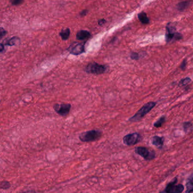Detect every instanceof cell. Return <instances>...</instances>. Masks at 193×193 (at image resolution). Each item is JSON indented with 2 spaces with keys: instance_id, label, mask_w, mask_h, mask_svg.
I'll list each match as a JSON object with an SVG mask.
<instances>
[{
  "instance_id": "cell-1",
  "label": "cell",
  "mask_w": 193,
  "mask_h": 193,
  "mask_svg": "<svg viewBox=\"0 0 193 193\" xmlns=\"http://www.w3.org/2000/svg\"><path fill=\"white\" fill-rule=\"evenodd\" d=\"M156 104V103L155 102H149L145 104L135 114V115L129 119V121L132 123H135L141 120L146 114H148L155 107Z\"/></svg>"
},
{
  "instance_id": "cell-2",
  "label": "cell",
  "mask_w": 193,
  "mask_h": 193,
  "mask_svg": "<svg viewBox=\"0 0 193 193\" xmlns=\"http://www.w3.org/2000/svg\"><path fill=\"white\" fill-rule=\"evenodd\" d=\"M108 69V66L100 65L96 62H90L85 68V71L89 74L101 75L106 73Z\"/></svg>"
},
{
  "instance_id": "cell-3",
  "label": "cell",
  "mask_w": 193,
  "mask_h": 193,
  "mask_svg": "<svg viewBox=\"0 0 193 193\" xmlns=\"http://www.w3.org/2000/svg\"><path fill=\"white\" fill-rule=\"evenodd\" d=\"M102 132L100 130H91L84 132L79 135V139L84 142L96 141L101 137Z\"/></svg>"
},
{
  "instance_id": "cell-4",
  "label": "cell",
  "mask_w": 193,
  "mask_h": 193,
  "mask_svg": "<svg viewBox=\"0 0 193 193\" xmlns=\"http://www.w3.org/2000/svg\"><path fill=\"white\" fill-rule=\"evenodd\" d=\"M183 38V36L179 33L176 32V29L173 26L171 23L167 25V33H166V41L167 42L179 40Z\"/></svg>"
},
{
  "instance_id": "cell-5",
  "label": "cell",
  "mask_w": 193,
  "mask_h": 193,
  "mask_svg": "<svg viewBox=\"0 0 193 193\" xmlns=\"http://www.w3.org/2000/svg\"><path fill=\"white\" fill-rule=\"evenodd\" d=\"M135 152L146 160H152L155 158V152L147 148L139 146L135 148Z\"/></svg>"
},
{
  "instance_id": "cell-6",
  "label": "cell",
  "mask_w": 193,
  "mask_h": 193,
  "mask_svg": "<svg viewBox=\"0 0 193 193\" xmlns=\"http://www.w3.org/2000/svg\"><path fill=\"white\" fill-rule=\"evenodd\" d=\"M142 140L141 135L138 133H133L125 136L123 141L127 146H133L139 143Z\"/></svg>"
},
{
  "instance_id": "cell-7",
  "label": "cell",
  "mask_w": 193,
  "mask_h": 193,
  "mask_svg": "<svg viewBox=\"0 0 193 193\" xmlns=\"http://www.w3.org/2000/svg\"><path fill=\"white\" fill-rule=\"evenodd\" d=\"M67 50L71 54L74 55H80L85 52V45L83 43L74 42L67 49Z\"/></svg>"
},
{
  "instance_id": "cell-8",
  "label": "cell",
  "mask_w": 193,
  "mask_h": 193,
  "mask_svg": "<svg viewBox=\"0 0 193 193\" xmlns=\"http://www.w3.org/2000/svg\"><path fill=\"white\" fill-rule=\"evenodd\" d=\"M177 182L176 178L173 179L166 187L165 191L167 193H181L184 190V186L181 184L176 185Z\"/></svg>"
},
{
  "instance_id": "cell-9",
  "label": "cell",
  "mask_w": 193,
  "mask_h": 193,
  "mask_svg": "<svg viewBox=\"0 0 193 193\" xmlns=\"http://www.w3.org/2000/svg\"><path fill=\"white\" fill-rule=\"evenodd\" d=\"M53 108L59 115L66 116L69 113L71 108V105L69 104H56L54 105Z\"/></svg>"
},
{
  "instance_id": "cell-10",
  "label": "cell",
  "mask_w": 193,
  "mask_h": 193,
  "mask_svg": "<svg viewBox=\"0 0 193 193\" xmlns=\"http://www.w3.org/2000/svg\"><path fill=\"white\" fill-rule=\"evenodd\" d=\"M164 138L163 137L155 136L152 138V144L159 148H162L164 144Z\"/></svg>"
},
{
  "instance_id": "cell-11",
  "label": "cell",
  "mask_w": 193,
  "mask_h": 193,
  "mask_svg": "<svg viewBox=\"0 0 193 193\" xmlns=\"http://www.w3.org/2000/svg\"><path fill=\"white\" fill-rule=\"evenodd\" d=\"M90 36L91 35L89 32L85 30L79 31L76 34V38L79 40H84L86 39H88L90 37Z\"/></svg>"
},
{
  "instance_id": "cell-12",
  "label": "cell",
  "mask_w": 193,
  "mask_h": 193,
  "mask_svg": "<svg viewBox=\"0 0 193 193\" xmlns=\"http://www.w3.org/2000/svg\"><path fill=\"white\" fill-rule=\"evenodd\" d=\"M21 42V40L19 37H18L17 36H14L11 38H10L6 43L5 45H9V46H14V45H17L19 44Z\"/></svg>"
},
{
  "instance_id": "cell-13",
  "label": "cell",
  "mask_w": 193,
  "mask_h": 193,
  "mask_svg": "<svg viewBox=\"0 0 193 193\" xmlns=\"http://www.w3.org/2000/svg\"><path fill=\"white\" fill-rule=\"evenodd\" d=\"M138 18L142 24H148L149 23V19L147 16V14L144 12H142L138 14Z\"/></svg>"
},
{
  "instance_id": "cell-14",
  "label": "cell",
  "mask_w": 193,
  "mask_h": 193,
  "mask_svg": "<svg viewBox=\"0 0 193 193\" xmlns=\"http://www.w3.org/2000/svg\"><path fill=\"white\" fill-rule=\"evenodd\" d=\"M183 128L186 133H190L193 130V124L190 121H186L183 123Z\"/></svg>"
},
{
  "instance_id": "cell-15",
  "label": "cell",
  "mask_w": 193,
  "mask_h": 193,
  "mask_svg": "<svg viewBox=\"0 0 193 193\" xmlns=\"http://www.w3.org/2000/svg\"><path fill=\"white\" fill-rule=\"evenodd\" d=\"M60 36L61 37L63 40H67L68 38H69V35H70V30L69 28H65L62 30L61 32L59 33Z\"/></svg>"
},
{
  "instance_id": "cell-16",
  "label": "cell",
  "mask_w": 193,
  "mask_h": 193,
  "mask_svg": "<svg viewBox=\"0 0 193 193\" xmlns=\"http://www.w3.org/2000/svg\"><path fill=\"white\" fill-rule=\"evenodd\" d=\"M166 117L165 116H162L158 120L154 123V127L155 128H160L162 126L163 124L166 122Z\"/></svg>"
},
{
  "instance_id": "cell-17",
  "label": "cell",
  "mask_w": 193,
  "mask_h": 193,
  "mask_svg": "<svg viewBox=\"0 0 193 193\" xmlns=\"http://www.w3.org/2000/svg\"><path fill=\"white\" fill-rule=\"evenodd\" d=\"M190 4V1H183L182 2H180L177 5V8L179 10H183L184 9H185L186 8L189 7V6Z\"/></svg>"
},
{
  "instance_id": "cell-18",
  "label": "cell",
  "mask_w": 193,
  "mask_h": 193,
  "mask_svg": "<svg viewBox=\"0 0 193 193\" xmlns=\"http://www.w3.org/2000/svg\"><path fill=\"white\" fill-rule=\"evenodd\" d=\"M186 190L185 193H193V179H190L186 183Z\"/></svg>"
},
{
  "instance_id": "cell-19",
  "label": "cell",
  "mask_w": 193,
  "mask_h": 193,
  "mask_svg": "<svg viewBox=\"0 0 193 193\" xmlns=\"http://www.w3.org/2000/svg\"><path fill=\"white\" fill-rule=\"evenodd\" d=\"M191 80L189 77L183 78V79L180 80L179 84V86L183 87V86H186L187 84H189L191 82Z\"/></svg>"
},
{
  "instance_id": "cell-20",
  "label": "cell",
  "mask_w": 193,
  "mask_h": 193,
  "mask_svg": "<svg viewBox=\"0 0 193 193\" xmlns=\"http://www.w3.org/2000/svg\"><path fill=\"white\" fill-rule=\"evenodd\" d=\"M10 186V183L7 181H4L0 183V189H8Z\"/></svg>"
},
{
  "instance_id": "cell-21",
  "label": "cell",
  "mask_w": 193,
  "mask_h": 193,
  "mask_svg": "<svg viewBox=\"0 0 193 193\" xmlns=\"http://www.w3.org/2000/svg\"><path fill=\"white\" fill-rule=\"evenodd\" d=\"M140 55H139V54L137 53L132 52L131 54V58L133 60L137 61L138 59H140Z\"/></svg>"
},
{
  "instance_id": "cell-22",
  "label": "cell",
  "mask_w": 193,
  "mask_h": 193,
  "mask_svg": "<svg viewBox=\"0 0 193 193\" xmlns=\"http://www.w3.org/2000/svg\"><path fill=\"white\" fill-rule=\"evenodd\" d=\"M24 0H12L11 3L13 5H19L23 2Z\"/></svg>"
},
{
  "instance_id": "cell-23",
  "label": "cell",
  "mask_w": 193,
  "mask_h": 193,
  "mask_svg": "<svg viewBox=\"0 0 193 193\" xmlns=\"http://www.w3.org/2000/svg\"><path fill=\"white\" fill-rule=\"evenodd\" d=\"M186 65H187V61H186V59H185L183 62L181 63V65H180V68L182 70H184L186 69Z\"/></svg>"
},
{
  "instance_id": "cell-24",
  "label": "cell",
  "mask_w": 193,
  "mask_h": 193,
  "mask_svg": "<svg viewBox=\"0 0 193 193\" xmlns=\"http://www.w3.org/2000/svg\"><path fill=\"white\" fill-rule=\"evenodd\" d=\"M6 33H7V31H6L3 28L0 27V38L3 37Z\"/></svg>"
},
{
  "instance_id": "cell-25",
  "label": "cell",
  "mask_w": 193,
  "mask_h": 193,
  "mask_svg": "<svg viewBox=\"0 0 193 193\" xmlns=\"http://www.w3.org/2000/svg\"><path fill=\"white\" fill-rule=\"evenodd\" d=\"M4 49H5L4 44H2V43H0V52H3Z\"/></svg>"
},
{
  "instance_id": "cell-26",
  "label": "cell",
  "mask_w": 193,
  "mask_h": 193,
  "mask_svg": "<svg viewBox=\"0 0 193 193\" xmlns=\"http://www.w3.org/2000/svg\"><path fill=\"white\" fill-rule=\"evenodd\" d=\"M22 193H36V192L34 190H29L26 191Z\"/></svg>"
},
{
  "instance_id": "cell-27",
  "label": "cell",
  "mask_w": 193,
  "mask_h": 193,
  "mask_svg": "<svg viewBox=\"0 0 193 193\" xmlns=\"http://www.w3.org/2000/svg\"><path fill=\"white\" fill-rule=\"evenodd\" d=\"M104 23H106V21H104V19H101L100 21H99V24L100 25H102V24Z\"/></svg>"
},
{
  "instance_id": "cell-28",
  "label": "cell",
  "mask_w": 193,
  "mask_h": 193,
  "mask_svg": "<svg viewBox=\"0 0 193 193\" xmlns=\"http://www.w3.org/2000/svg\"><path fill=\"white\" fill-rule=\"evenodd\" d=\"M160 193H166V191L164 190V191H162V192H160Z\"/></svg>"
}]
</instances>
